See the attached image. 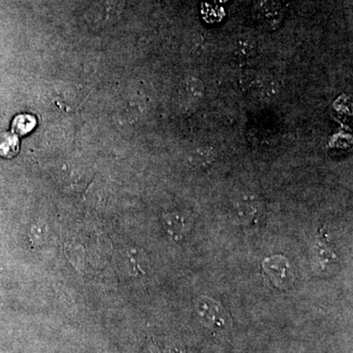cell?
Listing matches in <instances>:
<instances>
[{"mask_svg":"<svg viewBox=\"0 0 353 353\" xmlns=\"http://www.w3.org/2000/svg\"><path fill=\"white\" fill-rule=\"evenodd\" d=\"M263 211L264 205L258 196L242 194L231 201L229 215L233 223L249 226L258 223L263 216Z\"/></svg>","mask_w":353,"mask_h":353,"instance_id":"1","label":"cell"},{"mask_svg":"<svg viewBox=\"0 0 353 353\" xmlns=\"http://www.w3.org/2000/svg\"><path fill=\"white\" fill-rule=\"evenodd\" d=\"M197 315L201 324L212 331L224 332L231 328L229 313L219 302L211 297H201L196 304Z\"/></svg>","mask_w":353,"mask_h":353,"instance_id":"2","label":"cell"},{"mask_svg":"<svg viewBox=\"0 0 353 353\" xmlns=\"http://www.w3.org/2000/svg\"><path fill=\"white\" fill-rule=\"evenodd\" d=\"M165 229L175 240H183L192 228V221L189 217L181 213H170L163 219Z\"/></svg>","mask_w":353,"mask_h":353,"instance_id":"3","label":"cell"},{"mask_svg":"<svg viewBox=\"0 0 353 353\" xmlns=\"http://www.w3.org/2000/svg\"><path fill=\"white\" fill-rule=\"evenodd\" d=\"M256 13L259 19L272 26L278 24L282 18V7L278 0H258Z\"/></svg>","mask_w":353,"mask_h":353,"instance_id":"4","label":"cell"},{"mask_svg":"<svg viewBox=\"0 0 353 353\" xmlns=\"http://www.w3.org/2000/svg\"><path fill=\"white\" fill-rule=\"evenodd\" d=\"M315 258L318 266L325 270L330 264L334 263V254L327 245L319 244L315 247Z\"/></svg>","mask_w":353,"mask_h":353,"instance_id":"5","label":"cell"},{"mask_svg":"<svg viewBox=\"0 0 353 353\" xmlns=\"http://www.w3.org/2000/svg\"><path fill=\"white\" fill-rule=\"evenodd\" d=\"M18 141L12 135H5L0 137V155L10 157L17 152Z\"/></svg>","mask_w":353,"mask_h":353,"instance_id":"6","label":"cell"},{"mask_svg":"<svg viewBox=\"0 0 353 353\" xmlns=\"http://www.w3.org/2000/svg\"><path fill=\"white\" fill-rule=\"evenodd\" d=\"M34 126V119L31 116L21 115L14 120L13 130L17 134L25 135L33 129Z\"/></svg>","mask_w":353,"mask_h":353,"instance_id":"7","label":"cell"},{"mask_svg":"<svg viewBox=\"0 0 353 353\" xmlns=\"http://www.w3.org/2000/svg\"><path fill=\"white\" fill-rule=\"evenodd\" d=\"M214 151L211 150L209 148H199L198 150L196 151V161L198 167H206L214 160Z\"/></svg>","mask_w":353,"mask_h":353,"instance_id":"8","label":"cell"},{"mask_svg":"<svg viewBox=\"0 0 353 353\" xmlns=\"http://www.w3.org/2000/svg\"><path fill=\"white\" fill-rule=\"evenodd\" d=\"M256 45L253 41L251 40L240 41V45H238V50H240V54L244 55V56H249L253 54L254 49H255Z\"/></svg>","mask_w":353,"mask_h":353,"instance_id":"9","label":"cell"}]
</instances>
